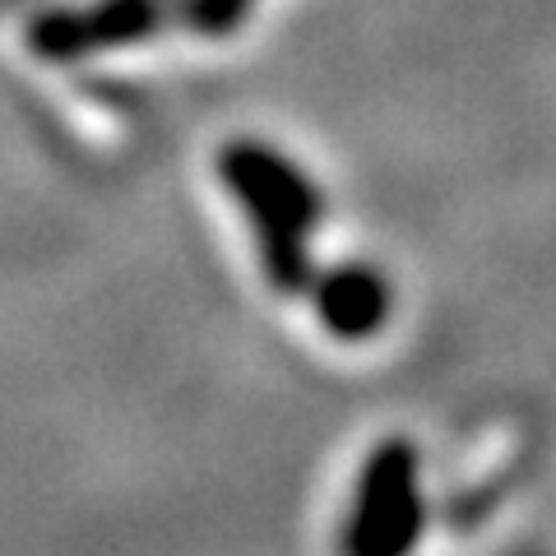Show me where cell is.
Returning <instances> with one entry per match:
<instances>
[{"mask_svg":"<svg viewBox=\"0 0 556 556\" xmlns=\"http://www.w3.org/2000/svg\"><path fill=\"white\" fill-rule=\"evenodd\" d=\"M237 200L260 241V265L278 292H298L311 283V232H316V200L274 159H241L232 167Z\"/></svg>","mask_w":556,"mask_h":556,"instance_id":"obj_1","label":"cell"},{"mask_svg":"<svg viewBox=\"0 0 556 556\" xmlns=\"http://www.w3.org/2000/svg\"><path fill=\"white\" fill-rule=\"evenodd\" d=\"M427 506L417 478L413 441H386L362 464L348 525L339 538V556H408L422 538Z\"/></svg>","mask_w":556,"mask_h":556,"instance_id":"obj_2","label":"cell"},{"mask_svg":"<svg viewBox=\"0 0 556 556\" xmlns=\"http://www.w3.org/2000/svg\"><path fill=\"white\" fill-rule=\"evenodd\" d=\"M316 311L334 339H367L390 316V288L376 269H339L320 283Z\"/></svg>","mask_w":556,"mask_h":556,"instance_id":"obj_3","label":"cell"}]
</instances>
